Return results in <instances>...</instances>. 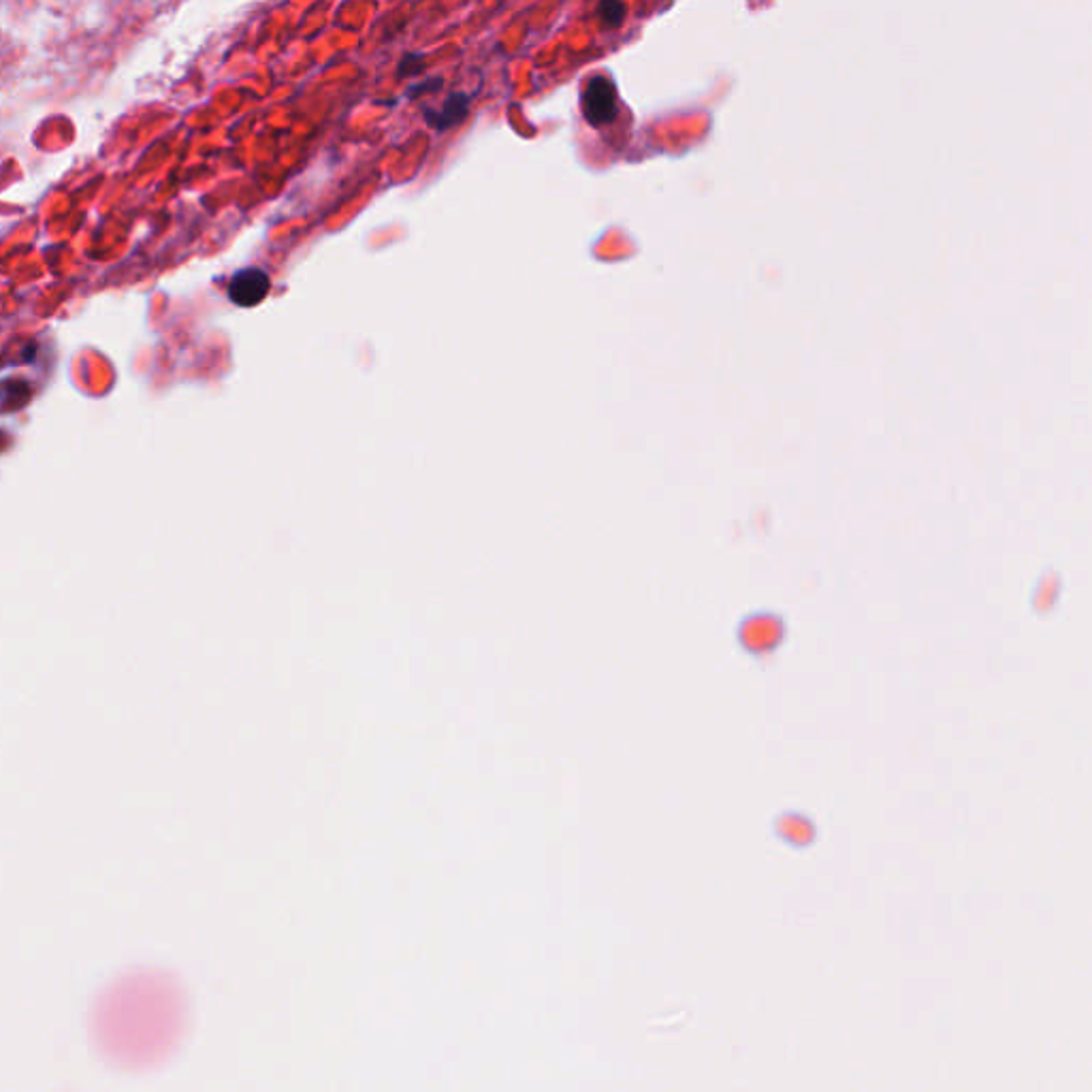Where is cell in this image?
<instances>
[{
  "instance_id": "cell-4",
  "label": "cell",
  "mask_w": 1092,
  "mask_h": 1092,
  "mask_svg": "<svg viewBox=\"0 0 1092 1092\" xmlns=\"http://www.w3.org/2000/svg\"><path fill=\"white\" fill-rule=\"evenodd\" d=\"M598 13L608 28H619L623 20H626V5H623L621 0H602Z\"/></svg>"
},
{
  "instance_id": "cell-5",
  "label": "cell",
  "mask_w": 1092,
  "mask_h": 1092,
  "mask_svg": "<svg viewBox=\"0 0 1092 1092\" xmlns=\"http://www.w3.org/2000/svg\"><path fill=\"white\" fill-rule=\"evenodd\" d=\"M423 62L425 58L419 56V54H408L403 56V60L399 62V73L401 77H410V75H417L423 71Z\"/></svg>"
},
{
  "instance_id": "cell-2",
  "label": "cell",
  "mask_w": 1092,
  "mask_h": 1092,
  "mask_svg": "<svg viewBox=\"0 0 1092 1092\" xmlns=\"http://www.w3.org/2000/svg\"><path fill=\"white\" fill-rule=\"evenodd\" d=\"M470 113V97L465 92H453L440 107H423V118L431 129L444 133L461 124Z\"/></svg>"
},
{
  "instance_id": "cell-1",
  "label": "cell",
  "mask_w": 1092,
  "mask_h": 1092,
  "mask_svg": "<svg viewBox=\"0 0 1092 1092\" xmlns=\"http://www.w3.org/2000/svg\"><path fill=\"white\" fill-rule=\"evenodd\" d=\"M583 115L594 129L606 127L617 118V88L606 75H594L583 90Z\"/></svg>"
},
{
  "instance_id": "cell-3",
  "label": "cell",
  "mask_w": 1092,
  "mask_h": 1092,
  "mask_svg": "<svg viewBox=\"0 0 1092 1092\" xmlns=\"http://www.w3.org/2000/svg\"><path fill=\"white\" fill-rule=\"evenodd\" d=\"M269 283L267 275L259 269H243L239 271L229 287V295L233 303L237 305H257L267 295Z\"/></svg>"
}]
</instances>
